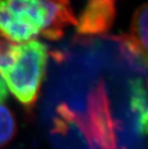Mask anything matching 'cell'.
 <instances>
[{
	"instance_id": "277c9868",
	"label": "cell",
	"mask_w": 148,
	"mask_h": 149,
	"mask_svg": "<svg viewBox=\"0 0 148 149\" xmlns=\"http://www.w3.org/2000/svg\"><path fill=\"white\" fill-rule=\"evenodd\" d=\"M116 0H89L76 21V32L81 38L101 37L114 25Z\"/></svg>"
},
{
	"instance_id": "8992f818",
	"label": "cell",
	"mask_w": 148,
	"mask_h": 149,
	"mask_svg": "<svg viewBox=\"0 0 148 149\" xmlns=\"http://www.w3.org/2000/svg\"><path fill=\"white\" fill-rule=\"evenodd\" d=\"M130 108L138 134L145 137L148 121L146 80L135 78L130 82Z\"/></svg>"
},
{
	"instance_id": "3957f363",
	"label": "cell",
	"mask_w": 148,
	"mask_h": 149,
	"mask_svg": "<svg viewBox=\"0 0 148 149\" xmlns=\"http://www.w3.org/2000/svg\"><path fill=\"white\" fill-rule=\"evenodd\" d=\"M48 12L44 0H0V35L25 42L42 34Z\"/></svg>"
},
{
	"instance_id": "ba28073f",
	"label": "cell",
	"mask_w": 148,
	"mask_h": 149,
	"mask_svg": "<svg viewBox=\"0 0 148 149\" xmlns=\"http://www.w3.org/2000/svg\"><path fill=\"white\" fill-rule=\"evenodd\" d=\"M17 120L14 113L3 104H0V148L5 147L17 135Z\"/></svg>"
},
{
	"instance_id": "7a4b0ae2",
	"label": "cell",
	"mask_w": 148,
	"mask_h": 149,
	"mask_svg": "<svg viewBox=\"0 0 148 149\" xmlns=\"http://www.w3.org/2000/svg\"><path fill=\"white\" fill-rule=\"evenodd\" d=\"M87 103L86 116L72 112L65 104L60 105L57 111L62 122L75 123L87 136L88 141H95L103 149H115V125L103 81H100L89 93Z\"/></svg>"
},
{
	"instance_id": "6da1fadb",
	"label": "cell",
	"mask_w": 148,
	"mask_h": 149,
	"mask_svg": "<svg viewBox=\"0 0 148 149\" xmlns=\"http://www.w3.org/2000/svg\"><path fill=\"white\" fill-rule=\"evenodd\" d=\"M47 62L48 47L43 42L31 40L17 44L0 35V76L28 112L39 98Z\"/></svg>"
},
{
	"instance_id": "5b68a950",
	"label": "cell",
	"mask_w": 148,
	"mask_h": 149,
	"mask_svg": "<svg viewBox=\"0 0 148 149\" xmlns=\"http://www.w3.org/2000/svg\"><path fill=\"white\" fill-rule=\"evenodd\" d=\"M48 12L47 23L42 32L43 38L58 40L64 37V31L69 25H76V17L68 0H44Z\"/></svg>"
},
{
	"instance_id": "52a82bcc",
	"label": "cell",
	"mask_w": 148,
	"mask_h": 149,
	"mask_svg": "<svg viewBox=\"0 0 148 149\" xmlns=\"http://www.w3.org/2000/svg\"><path fill=\"white\" fill-rule=\"evenodd\" d=\"M148 6L144 3L134 13L131 23V30L128 35L143 48L147 49L148 44Z\"/></svg>"
},
{
	"instance_id": "9c48e42d",
	"label": "cell",
	"mask_w": 148,
	"mask_h": 149,
	"mask_svg": "<svg viewBox=\"0 0 148 149\" xmlns=\"http://www.w3.org/2000/svg\"><path fill=\"white\" fill-rule=\"evenodd\" d=\"M9 97V91L8 88L6 86L4 80L2 79V77L0 76V104L4 103L7 98Z\"/></svg>"
}]
</instances>
